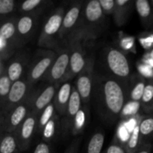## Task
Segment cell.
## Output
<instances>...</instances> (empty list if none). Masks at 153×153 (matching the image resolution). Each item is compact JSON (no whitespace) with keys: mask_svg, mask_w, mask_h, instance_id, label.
I'll return each mask as SVG.
<instances>
[{"mask_svg":"<svg viewBox=\"0 0 153 153\" xmlns=\"http://www.w3.org/2000/svg\"><path fill=\"white\" fill-rule=\"evenodd\" d=\"M31 95L22 104L13 108L5 114L1 115V134L14 133L26 119L31 111Z\"/></svg>","mask_w":153,"mask_h":153,"instance_id":"cell-7","label":"cell"},{"mask_svg":"<svg viewBox=\"0 0 153 153\" xmlns=\"http://www.w3.org/2000/svg\"><path fill=\"white\" fill-rule=\"evenodd\" d=\"M38 17L36 15L22 14L16 19V31L21 49H23L34 35L38 24Z\"/></svg>","mask_w":153,"mask_h":153,"instance_id":"cell-17","label":"cell"},{"mask_svg":"<svg viewBox=\"0 0 153 153\" xmlns=\"http://www.w3.org/2000/svg\"><path fill=\"white\" fill-rule=\"evenodd\" d=\"M55 114H56V111H55L54 103L52 102L50 105H49L39 115L37 131L41 133L42 130L44 128L45 126L51 120V119L53 117Z\"/></svg>","mask_w":153,"mask_h":153,"instance_id":"cell-33","label":"cell"},{"mask_svg":"<svg viewBox=\"0 0 153 153\" xmlns=\"http://www.w3.org/2000/svg\"><path fill=\"white\" fill-rule=\"evenodd\" d=\"M105 15L102 10L100 0L84 2L77 26L67 41L66 46L73 42H87L98 38L107 27Z\"/></svg>","mask_w":153,"mask_h":153,"instance_id":"cell-2","label":"cell"},{"mask_svg":"<svg viewBox=\"0 0 153 153\" xmlns=\"http://www.w3.org/2000/svg\"><path fill=\"white\" fill-rule=\"evenodd\" d=\"M137 70L140 76L143 77L149 78V79H153V68L146 65L143 63L140 62L137 65Z\"/></svg>","mask_w":153,"mask_h":153,"instance_id":"cell-38","label":"cell"},{"mask_svg":"<svg viewBox=\"0 0 153 153\" xmlns=\"http://www.w3.org/2000/svg\"><path fill=\"white\" fill-rule=\"evenodd\" d=\"M142 144L143 143H142L140 138L139 126L138 125H136L131 130L129 137L126 142L125 146L128 153H135L140 149Z\"/></svg>","mask_w":153,"mask_h":153,"instance_id":"cell-30","label":"cell"},{"mask_svg":"<svg viewBox=\"0 0 153 153\" xmlns=\"http://www.w3.org/2000/svg\"><path fill=\"white\" fill-rule=\"evenodd\" d=\"M100 3L105 16H113L116 8V0H100Z\"/></svg>","mask_w":153,"mask_h":153,"instance_id":"cell-36","label":"cell"},{"mask_svg":"<svg viewBox=\"0 0 153 153\" xmlns=\"http://www.w3.org/2000/svg\"><path fill=\"white\" fill-rule=\"evenodd\" d=\"M152 3H153V1H152Z\"/></svg>","mask_w":153,"mask_h":153,"instance_id":"cell-43","label":"cell"},{"mask_svg":"<svg viewBox=\"0 0 153 153\" xmlns=\"http://www.w3.org/2000/svg\"><path fill=\"white\" fill-rule=\"evenodd\" d=\"M80 142L81 138L75 139V140L72 142L71 144L69 146V147L67 148V149L65 151L64 153H78V152H79V145H80Z\"/></svg>","mask_w":153,"mask_h":153,"instance_id":"cell-40","label":"cell"},{"mask_svg":"<svg viewBox=\"0 0 153 153\" xmlns=\"http://www.w3.org/2000/svg\"><path fill=\"white\" fill-rule=\"evenodd\" d=\"M140 105L145 113L153 114V79H149L146 82Z\"/></svg>","mask_w":153,"mask_h":153,"instance_id":"cell-28","label":"cell"},{"mask_svg":"<svg viewBox=\"0 0 153 153\" xmlns=\"http://www.w3.org/2000/svg\"><path fill=\"white\" fill-rule=\"evenodd\" d=\"M65 12L64 7H58L49 13L43 22L37 40L39 47L58 50L61 43L60 32Z\"/></svg>","mask_w":153,"mask_h":153,"instance_id":"cell-3","label":"cell"},{"mask_svg":"<svg viewBox=\"0 0 153 153\" xmlns=\"http://www.w3.org/2000/svg\"><path fill=\"white\" fill-rule=\"evenodd\" d=\"M21 152L18 146L17 140L14 133L1 134L0 153H19Z\"/></svg>","mask_w":153,"mask_h":153,"instance_id":"cell-25","label":"cell"},{"mask_svg":"<svg viewBox=\"0 0 153 153\" xmlns=\"http://www.w3.org/2000/svg\"><path fill=\"white\" fill-rule=\"evenodd\" d=\"M89 119V109L88 106L83 105L79 111L73 121L71 134L73 136H78L82 134L85 130Z\"/></svg>","mask_w":153,"mask_h":153,"instance_id":"cell-24","label":"cell"},{"mask_svg":"<svg viewBox=\"0 0 153 153\" xmlns=\"http://www.w3.org/2000/svg\"><path fill=\"white\" fill-rule=\"evenodd\" d=\"M138 126L142 143L149 142L148 140L153 136V114L142 117Z\"/></svg>","mask_w":153,"mask_h":153,"instance_id":"cell-27","label":"cell"},{"mask_svg":"<svg viewBox=\"0 0 153 153\" xmlns=\"http://www.w3.org/2000/svg\"><path fill=\"white\" fill-rule=\"evenodd\" d=\"M38 117V116L31 112L14 132L21 152L26 151L29 148L34 133L37 131Z\"/></svg>","mask_w":153,"mask_h":153,"instance_id":"cell-15","label":"cell"},{"mask_svg":"<svg viewBox=\"0 0 153 153\" xmlns=\"http://www.w3.org/2000/svg\"><path fill=\"white\" fill-rule=\"evenodd\" d=\"M140 109H141L140 102L128 100L124 105L122 111H121L120 118L122 120H129L130 118H132L134 116H136L139 113Z\"/></svg>","mask_w":153,"mask_h":153,"instance_id":"cell-31","label":"cell"},{"mask_svg":"<svg viewBox=\"0 0 153 153\" xmlns=\"http://www.w3.org/2000/svg\"><path fill=\"white\" fill-rule=\"evenodd\" d=\"M120 49L125 52H135V39L131 36H123L120 39Z\"/></svg>","mask_w":153,"mask_h":153,"instance_id":"cell-34","label":"cell"},{"mask_svg":"<svg viewBox=\"0 0 153 153\" xmlns=\"http://www.w3.org/2000/svg\"><path fill=\"white\" fill-rule=\"evenodd\" d=\"M134 7L140 22L146 29L153 28V3L148 0H137Z\"/></svg>","mask_w":153,"mask_h":153,"instance_id":"cell-19","label":"cell"},{"mask_svg":"<svg viewBox=\"0 0 153 153\" xmlns=\"http://www.w3.org/2000/svg\"><path fill=\"white\" fill-rule=\"evenodd\" d=\"M147 81L140 75L131 76L128 88V100L135 102L141 101Z\"/></svg>","mask_w":153,"mask_h":153,"instance_id":"cell-21","label":"cell"},{"mask_svg":"<svg viewBox=\"0 0 153 153\" xmlns=\"http://www.w3.org/2000/svg\"><path fill=\"white\" fill-rule=\"evenodd\" d=\"M71 49L69 46L58 50V55L49 71L45 75L43 80L49 84L64 83L70 65Z\"/></svg>","mask_w":153,"mask_h":153,"instance_id":"cell-8","label":"cell"},{"mask_svg":"<svg viewBox=\"0 0 153 153\" xmlns=\"http://www.w3.org/2000/svg\"><path fill=\"white\" fill-rule=\"evenodd\" d=\"M152 150V145L150 142H147L140 146V149L137 151L135 153H151Z\"/></svg>","mask_w":153,"mask_h":153,"instance_id":"cell-41","label":"cell"},{"mask_svg":"<svg viewBox=\"0 0 153 153\" xmlns=\"http://www.w3.org/2000/svg\"><path fill=\"white\" fill-rule=\"evenodd\" d=\"M83 4L82 1H74L65 12L59 36L61 43L67 45L69 38L77 26Z\"/></svg>","mask_w":153,"mask_h":153,"instance_id":"cell-13","label":"cell"},{"mask_svg":"<svg viewBox=\"0 0 153 153\" xmlns=\"http://www.w3.org/2000/svg\"><path fill=\"white\" fill-rule=\"evenodd\" d=\"M73 86L70 82H65L60 85L59 88L56 93L54 99V105H55L56 113L62 117L67 110V105L71 97Z\"/></svg>","mask_w":153,"mask_h":153,"instance_id":"cell-18","label":"cell"},{"mask_svg":"<svg viewBox=\"0 0 153 153\" xmlns=\"http://www.w3.org/2000/svg\"><path fill=\"white\" fill-rule=\"evenodd\" d=\"M30 62L29 54L23 49L18 51L6 62V71L13 83L24 78Z\"/></svg>","mask_w":153,"mask_h":153,"instance_id":"cell-14","label":"cell"},{"mask_svg":"<svg viewBox=\"0 0 153 153\" xmlns=\"http://www.w3.org/2000/svg\"><path fill=\"white\" fill-rule=\"evenodd\" d=\"M58 128H61V120H59V115L56 113L42 130L41 135L43 141L49 143L55 138Z\"/></svg>","mask_w":153,"mask_h":153,"instance_id":"cell-26","label":"cell"},{"mask_svg":"<svg viewBox=\"0 0 153 153\" xmlns=\"http://www.w3.org/2000/svg\"><path fill=\"white\" fill-rule=\"evenodd\" d=\"M37 91H33L31 95V111L39 117L49 105L53 102L56 93L59 88L58 84H49Z\"/></svg>","mask_w":153,"mask_h":153,"instance_id":"cell-12","label":"cell"},{"mask_svg":"<svg viewBox=\"0 0 153 153\" xmlns=\"http://www.w3.org/2000/svg\"><path fill=\"white\" fill-rule=\"evenodd\" d=\"M139 43L143 49L149 51L153 48V28L151 31H146L138 37Z\"/></svg>","mask_w":153,"mask_h":153,"instance_id":"cell-35","label":"cell"},{"mask_svg":"<svg viewBox=\"0 0 153 153\" xmlns=\"http://www.w3.org/2000/svg\"><path fill=\"white\" fill-rule=\"evenodd\" d=\"M94 64L95 61L94 58L91 57L85 70L76 77L77 79L75 87L80 95L83 105H87L89 102L91 101L94 79L95 76Z\"/></svg>","mask_w":153,"mask_h":153,"instance_id":"cell-10","label":"cell"},{"mask_svg":"<svg viewBox=\"0 0 153 153\" xmlns=\"http://www.w3.org/2000/svg\"><path fill=\"white\" fill-rule=\"evenodd\" d=\"M147 54L149 55V56L151 57V58H153V48H152V49H150V50H149V51H148Z\"/></svg>","mask_w":153,"mask_h":153,"instance_id":"cell-42","label":"cell"},{"mask_svg":"<svg viewBox=\"0 0 153 153\" xmlns=\"http://www.w3.org/2000/svg\"><path fill=\"white\" fill-rule=\"evenodd\" d=\"M71 49L68 72L64 82H69L77 77L87 67L90 58H88L82 42H73L69 45Z\"/></svg>","mask_w":153,"mask_h":153,"instance_id":"cell-11","label":"cell"},{"mask_svg":"<svg viewBox=\"0 0 153 153\" xmlns=\"http://www.w3.org/2000/svg\"><path fill=\"white\" fill-rule=\"evenodd\" d=\"M104 143V131L102 130L96 131L88 141L87 146V153H102Z\"/></svg>","mask_w":153,"mask_h":153,"instance_id":"cell-29","label":"cell"},{"mask_svg":"<svg viewBox=\"0 0 153 153\" xmlns=\"http://www.w3.org/2000/svg\"><path fill=\"white\" fill-rule=\"evenodd\" d=\"M33 85L24 77L13 83L4 105L1 108V115L5 114L13 108L25 101L33 91Z\"/></svg>","mask_w":153,"mask_h":153,"instance_id":"cell-9","label":"cell"},{"mask_svg":"<svg viewBox=\"0 0 153 153\" xmlns=\"http://www.w3.org/2000/svg\"><path fill=\"white\" fill-rule=\"evenodd\" d=\"M17 7V2L14 0H0V16L1 22L13 17L12 15Z\"/></svg>","mask_w":153,"mask_h":153,"instance_id":"cell-32","label":"cell"},{"mask_svg":"<svg viewBox=\"0 0 153 153\" xmlns=\"http://www.w3.org/2000/svg\"><path fill=\"white\" fill-rule=\"evenodd\" d=\"M105 153H128L124 143H123L120 140L115 139L108 147L106 149Z\"/></svg>","mask_w":153,"mask_h":153,"instance_id":"cell-37","label":"cell"},{"mask_svg":"<svg viewBox=\"0 0 153 153\" xmlns=\"http://www.w3.org/2000/svg\"><path fill=\"white\" fill-rule=\"evenodd\" d=\"M134 2L131 0H116V8L113 17L117 26H123L126 23Z\"/></svg>","mask_w":153,"mask_h":153,"instance_id":"cell-20","label":"cell"},{"mask_svg":"<svg viewBox=\"0 0 153 153\" xmlns=\"http://www.w3.org/2000/svg\"><path fill=\"white\" fill-rule=\"evenodd\" d=\"M128 83L95 73L91 100L97 114L106 124L111 125L120 118L128 100Z\"/></svg>","mask_w":153,"mask_h":153,"instance_id":"cell-1","label":"cell"},{"mask_svg":"<svg viewBox=\"0 0 153 153\" xmlns=\"http://www.w3.org/2000/svg\"><path fill=\"white\" fill-rule=\"evenodd\" d=\"M58 55V52L52 49H37L30 62L25 78L27 81L34 85L38 81L43 79Z\"/></svg>","mask_w":153,"mask_h":153,"instance_id":"cell-6","label":"cell"},{"mask_svg":"<svg viewBox=\"0 0 153 153\" xmlns=\"http://www.w3.org/2000/svg\"><path fill=\"white\" fill-rule=\"evenodd\" d=\"M13 82L10 81L7 71L6 62L0 61V102L1 108L4 105L11 89Z\"/></svg>","mask_w":153,"mask_h":153,"instance_id":"cell-23","label":"cell"},{"mask_svg":"<svg viewBox=\"0 0 153 153\" xmlns=\"http://www.w3.org/2000/svg\"><path fill=\"white\" fill-rule=\"evenodd\" d=\"M52 147L49 143L41 141L36 146L32 153H52Z\"/></svg>","mask_w":153,"mask_h":153,"instance_id":"cell-39","label":"cell"},{"mask_svg":"<svg viewBox=\"0 0 153 153\" xmlns=\"http://www.w3.org/2000/svg\"><path fill=\"white\" fill-rule=\"evenodd\" d=\"M103 61L108 75L129 84L132 76L131 64L123 51L114 46H107L103 51Z\"/></svg>","mask_w":153,"mask_h":153,"instance_id":"cell-4","label":"cell"},{"mask_svg":"<svg viewBox=\"0 0 153 153\" xmlns=\"http://www.w3.org/2000/svg\"><path fill=\"white\" fill-rule=\"evenodd\" d=\"M51 1L46 0H26L19 5V10L22 14H31L39 16L49 7Z\"/></svg>","mask_w":153,"mask_h":153,"instance_id":"cell-22","label":"cell"},{"mask_svg":"<svg viewBox=\"0 0 153 153\" xmlns=\"http://www.w3.org/2000/svg\"><path fill=\"white\" fill-rule=\"evenodd\" d=\"M82 102L80 95L76 90V87L73 86L71 97L67 105V110L61 120V131L64 137L71 134L73 121L76 114L82 108Z\"/></svg>","mask_w":153,"mask_h":153,"instance_id":"cell-16","label":"cell"},{"mask_svg":"<svg viewBox=\"0 0 153 153\" xmlns=\"http://www.w3.org/2000/svg\"><path fill=\"white\" fill-rule=\"evenodd\" d=\"M15 16L1 22L0 27V61L7 62L21 49Z\"/></svg>","mask_w":153,"mask_h":153,"instance_id":"cell-5","label":"cell"}]
</instances>
